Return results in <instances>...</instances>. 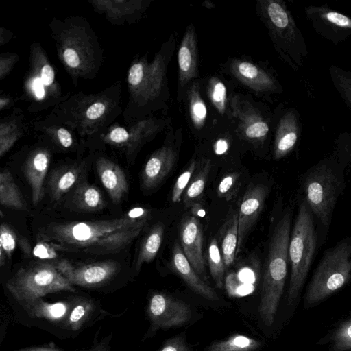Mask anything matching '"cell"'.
<instances>
[{"label": "cell", "mask_w": 351, "mask_h": 351, "mask_svg": "<svg viewBox=\"0 0 351 351\" xmlns=\"http://www.w3.org/2000/svg\"><path fill=\"white\" fill-rule=\"evenodd\" d=\"M73 200L77 207L86 211H96L104 206L101 191L94 185L84 183L75 190Z\"/></svg>", "instance_id": "cell-27"}, {"label": "cell", "mask_w": 351, "mask_h": 351, "mask_svg": "<svg viewBox=\"0 0 351 351\" xmlns=\"http://www.w3.org/2000/svg\"><path fill=\"white\" fill-rule=\"evenodd\" d=\"M171 266L195 292L210 300H219L217 293L200 278L186 257L181 245L177 243L173 248Z\"/></svg>", "instance_id": "cell-20"}, {"label": "cell", "mask_w": 351, "mask_h": 351, "mask_svg": "<svg viewBox=\"0 0 351 351\" xmlns=\"http://www.w3.org/2000/svg\"><path fill=\"white\" fill-rule=\"evenodd\" d=\"M223 73L257 97L271 102L283 92L275 71L265 64L245 58H229L221 66Z\"/></svg>", "instance_id": "cell-9"}, {"label": "cell", "mask_w": 351, "mask_h": 351, "mask_svg": "<svg viewBox=\"0 0 351 351\" xmlns=\"http://www.w3.org/2000/svg\"><path fill=\"white\" fill-rule=\"evenodd\" d=\"M273 156L280 160L289 155L296 147L302 130L300 116L294 108H284L282 104L275 110Z\"/></svg>", "instance_id": "cell-12"}, {"label": "cell", "mask_w": 351, "mask_h": 351, "mask_svg": "<svg viewBox=\"0 0 351 351\" xmlns=\"http://www.w3.org/2000/svg\"><path fill=\"white\" fill-rule=\"evenodd\" d=\"M105 110V106L102 103H95L87 110L86 116L88 119H96L101 117Z\"/></svg>", "instance_id": "cell-44"}, {"label": "cell", "mask_w": 351, "mask_h": 351, "mask_svg": "<svg viewBox=\"0 0 351 351\" xmlns=\"http://www.w3.org/2000/svg\"><path fill=\"white\" fill-rule=\"evenodd\" d=\"M147 311L152 331L182 326L192 317L188 304L163 293H155L150 297Z\"/></svg>", "instance_id": "cell-11"}, {"label": "cell", "mask_w": 351, "mask_h": 351, "mask_svg": "<svg viewBox=\"0 0 351 351\" xmlns=\"http://www.w3.org/2000/svg\"><path fill=\"white\" fill-rule=\"evenodd\" d=\"M335 153L347 166L351 165V132L341 133L335 140Z\"/></svg>", "instance_id": "cell-36"}, {"label": "cell", "mask_w": 351, "mask_h": 351, "mask_svg": "<svg viewBox=\"0 0 351 351\" xmlns=\"http://www.w3.org/2000/svg\"><path fill=\"white\" fill-rule=\"evenodd\" d=\"M17 243L16 233L7 224L0 228V265L3 266L5 258H10Z\"/></svg>", "instance_id": "cell-34"}, {"label": "cell", "mask_w": 351, "mask_h": 351, "mask_svg": "<svg viewBox=\"0 0 351 351\" xmlns=\"http://www.w3.org/2000/svg\"><path fill=\"white\" fill-rule=\"evenodd\" d=\"M261 346V342L257 339L237 334L227 339L213 343L206 351H254Z\"/></svg>", "instance_id": "cell-29"}, {"label": "cell", "mask_w": 351, "mask_h": 351, "mask_svg": "<svg viewBox=\"0 0 351 351\" xmlns=\"http://www.w3.org/2000/svg\"><path fill=\"white\" fill-rule=\"evenodd\" d=\"M6 287L23 306L48 293L75 291L56 265L50 263L21 268L8 281Z\"/></svg>", "instance_id": "cell-8"}, {"label": "cell", "mask_w": 351, "mask_h": 351, "mask_svg": "<svg viewBox=\"0 0 351 351\" xmlns=\"http://www.w3.org/2000/svg\"><path fill=\"white\" fill-rule=\"evenodd\" d=\"M208 262L210 273L216 287L219 289L222 288L226 267L218 243L215 239H212L208 245Z\"/></svg>", "instance_id": "cell-33"}, {"label": "cell", "mask_w": 351, "mask_h": 351, "mask_svg": "<svg viewBox=\"0 0 351 351\" xmlns=\"http://www.w3.org/2000/svg\"><path fill=\"white\" fill-rule=\"evenodd\" d=\"M238 246V214L232 215L225 222L221 234V254L225 267L234 261Z\"/></svg>", "instance_id": "cell-26"}, {"label": "cell", "mask_w": 351, "mask_h": 351, "mask_svg": "<svg viewBox=\"0 0 351 351\" xmlns=\"http://www.w3.org/2000/svg\"><path fill=\"white\" fill-rule=\"evenodd\" d=\"M304 14L314 31L334 45L351 36V17L328 5L306 6Z\"/></svg>", "instance_id": "cell-10"}, {"label": "cell", "mask_w": 351, "mask_h": 351, "mask_svg": "<svg viewBox=\"0 0 351 351\" xmlns=\"http://www.w3.org/2000/svg\"><path fill=\"white\" fill-rule=\"evenodd\" d=\"M178 69L177 100L181 103L188 85L193 80L200 78L197 37L192 23L186 27L179 45Z\"/></svg>", "instance_id": "cell-14"}, {"label": "cell", "mask_w": 351, "mask_h": 351, "mask_svg": "<svg viewBox=\"0 0 351 351\" xmlns=\"http://www.w3.org/2000/svg\"><path fill=\"white\" fill-rule=\"evenodd\" d=\"M145 65L141 63H136L130 69L128 73V82L134 86L141 84L144 76Z\"/></svg>", "instance_id": "cell-41"}, {"label": "cell", "mask_w": 351, "mask_h": 351, "mask_svg": "<svg viewBox=\"0 0 351 351\" xmlns=\"http://www.w3.org/2000/svg\"><path fill=\"white\" fill-rule=\"evenodd\" d=\"M202 5L207 8H213L215 7V4L208 0L204 1L202 3Z\"/></svg>", "instance_id": "cell-50"}, {"label": "cell", "mask_w": 351, "mask_h": 351, "mask_svg": "<svg viewBox=\"0 0 351 351\" xmlns=\"http://www.w3.org/2000/svg\"><path fill=\"white\" fill-rule=\"evenodd\" d=\"M256 11L280 58L294 71H299L304 66L308 51L302 32L285 2L258 0Z\"/></svg>", "instance_id": "cell-4"}, {"label": "cell", "mask_w": 351, "mask_h": 351, "mask_svg": "<svg viewBox=\"0 0 351 351\" xmlns=\"http://www.w3.org/2000/svg\"><path fill=\"white\" fill-rule=\"evenodd\" d=\"M275 119V110L251 95L238 92L232 95L230 122L243 143L255 148L266 144L274 133Z\"/></svg>", "instance_id": "cell-7"}, {"label": "cell", "mask_w": 351, "mask_h": 351, "mask_svg": "<svg viewBox=\"0 0 351 351\" xmlns=\"http://www.w3.org/2000/svg\"><path fill=\"white\" fill-rule=\"evenodd\" d=\"M158 351H191L183 335L176 336L165 342Z\"/></svg>", "instance_id": "cell-38"}, {"label": "cell", "mask_w": 351, "mask_h": 351, "mask_svg": "<svg viewBox=\"0 0 351 351\" xmlns=\"http://www.w3.org/2000/svg\"><path fill=\"white\" fill-rule=\"evenodd\" d=\"M99 179L112 202L117 204L127 193L128 185L124 172L111 161L101 159L97 162Z\"/></svg>", "instance_id": "cell-21"}, {"label": "cell", "mask_w": 351, "mask_h": 351, "mask_svg": "<svg viewBox=\"0 0 351 351\" xmlns=\"http://www.w3.org/2000/svg\"><path fill=\"white\" fill-rule=\"evenodd\" d=\"M87 351H108L104 343L97 345V346L87 350Z\"/></svg>", "instance_id": "cell-49"}, {"label": "cell", "mask_w": 351, "mask_h": 351, "mask_svg": "<svg viewBox=\"0 0 351 351\" xmlns=\"http://www.w3.org/2000/svg\"><path fill=\"white\" fill-rule=\"evenodd\" d=\"M40 78L44 85L48 86L52 84L54 79V71L51 66L46 64L42 68Z\"/></svg>", "instance_id": "cell-45"}, {"label": "cell", "mask_w": 351, "mask_h": 351, "mask_svg": "<svg viewBox=\"0 0 351 351\" xmlns=\"http://www.w3.org/2000/svg\"><path fill=\"white\" fill-rule=\"evenodd\" d=\"M49 165V155L45 152L40 151L29 158L25 167V174L31 187L34 204H37L43 197V183Z\"/></svg>", "instance_id": "cell-22"}, {"label": "cell", "mask_w": 351, "mask_h": 351, "mask_svg": "<svg viewBox=\"0 0 351 351\" xmlns=\"http://www.w3.org/2000/svg\"><path fill=\"white\" fill-rule=\"evenodd\" d=\"M58 138L64 147H69L73 143L71 134L64 128H60L57 132Z\"/></svg>", "instance_id": "cell-46"}, {"label": "cell", "mask_w": 351, "mask_h": 351, "mask_svg": "<svg viewBox=\"0 0 351 351\" xmlns=\"http://www.w3.org/2000/svg\"><path fill=\"white\" fill-rule=\"evenodd\" d=\"M34 256L40 259H52L57 257V252L52 245L45 241L38 242L33 249Z\"/></svg>", "instance_id": "cell-39"}, {"label": "cell", "mask_w": 351, "mask_h": 351, "mask_svg": "<svg viewBox=\"0 0 351 351\" xmlns=\"http://www.w3.org/2000/svg\"><path fill=\"white\" fill-rule=\"evenodd\" d=\"M64 59L66 64L72 67L75 68L80 64V59L77 53L72 49H66L64 51Z\"/></svg>", "instance_id": "cell-43"}, {"label": "cell", "mask_w": 351, "mask_h": 351, "mask_svg": "<svg viewBox=\"0 0 351 351\" xmlns=\"http://www.w3.org/2000/svg\"><path fill=\"white\" fill-rule=\"evenodd\" d=\"M204 95L216 121H230V101L235 83L220 74L201 78Z\"/></svg>", "instance_id": "cell-16"}, {"label": "cell", "mask_w": 351, "mask_h": 351, "mask_svg": "<svg viewBox=\"0 0 351 351\" xmlns=\"http://www.w3.org/2000/svg\"><path fill=\"white\" fill-rule=\"evenodd\" d=\"M317 242L315 218L306 202L300 198L288 250L291 266L287 292L289 304L297 299L304 285L313 262Z\"/></svg>", "instance_id": "cell-5"}, {"label": "cell", "mask_w": 351, "mask_h": 351, "mask_svg": "<svg viewBox=\"0 0 351 351\" xmlns=\"http://www.w3.org/2000/svg\"><path fill=\"white\" fill-rule=\"evenodd\" d=\"M182 102L192 132L196 136H206L216 121L204 95L201 78L188 85Z\"/></svg>", "instance_id": "cell-13"}, {"label": "cell", "mask_w": 351, "mask_h": 351, "mask_svg": "<svg viewBox=\"0 0 351 351\" xmlns=\"http://www.w3.org/2000/svg\"><path fill=\"white\" fill-rule=\"evenodd\" d=\"M0 203L8 208L27 210L25 199L8 170H3L0 173Z\"/></svg>", "instance_id": "cell-24"}, {"label": "cell", "mask_w": 351, "mask_h": 351, "mask_svg": "<svg viewBox=\"0 0 351 351\" xmlns=\"http://www.w3.org/2000/svg\"><path fill=\"white\" fill-rule=\"evenodd\" d=\"M177 153L173 143L156 150L145 163L141 173V185L145 189L157 186L172 170Z\"/></svg>", "instance_id": "cell-19"}, {"label": "cell", "mask_w": 351, "mask_h": 351, "mask_svg": "<svg viewBox=\"0 0 351 351\" xmlns=\"http://www.w3.org/2000/svg\"><path fill=\"white\" fill-rule=\"evenodd\" d=\"M149 210L136 208L116 219L53 223L41 228L40 237L70 251L93 254L117 253L128 246L141 233Z\"/></svg>", "instance_id": "cell-1"}, {"label": "cell", "mask_w": 351, "mask_h": 351, "mask_svg": "<svg viewBox=\"0 0 351 351\" xmlns=\"http://www.w3.org/2000/svg\"><path fill=\"white\" fill-rule=\"evenodd\" d=\"M239 178L238 173H231L224 176L220 181L217 187V194L220 197H225L230 192Z\"/></svg>", "instance_id": "cell-40"}, {"label": "cell", "mask_w": 351, "mask_h": 351, "mask_svg": "<svg viewBox=\"0 0 351 351\" xmlns=\"http://www.w3.org/2000/svg\"><path fill=\"white\" fill-rule=\"evenodd\" d=\"M60 273L73 285L95 287L104 284L117 273V264L111 261L74 265L67 260L55 264Z\"/></svg>", "instance_id": "cell-15"}, {"label": "cell", "mask_w": 351, "mask_h": 351, "mask_svg": "<svg viewBox=\"0 0 351 351\" xmlns=\"http://www.w3.org/2000/svg\"><path fill=\"white\" fill-rule=\"evenodd\" d=\"M211 160L205 158L202 168L187 186L184 194V202L187 206L193 205L202 195L211 169Z\"/></svg>", "instance_id": "cell-31"}, {"label": "cell", "mask_w": 351, "mask_h": 351, "mask_svg": "<svg viewBox=\"0 0 351 351\" xmlns=\"http://www.w3.org/2000/svg\"><path fill=\"white\" fill-rule=\"evenodd\" d=\"M197 167V160H191L186 169L178 176L171 193V200L173 203L179 202L181 197Z\"/></svg>", "instance_id": "cell-35"}, {"label": "cell", "mask_w": 351, "mask_h": 351, "mask_svg": "<svg viewBox=\"0 0 351 351\" xmlns=\"http://www.w3.org/2000/svg\"><path fill=\"white\" fill-rule=\"evenodd\" d=\"M346 167L334 152L313 165L301 177L300 198L323 229L329 228L337 202L346 189Z\"/></svg>", "instance_id": "cell-2"}, {"label": "cell", "mask_w": 351, "mask_h": 351, "mask_svg": "<svg viewBox=\"0 0 351 351\" xmlns=\"http://www.w3.org/2000/svg\"><path fill=\"white\" fill-rule=\"evenodd\" d=\"M334 347L338 350L351 349V319L343 323L333 336Z\"/></svg>", "instance_id": "cell-37"}, {"label": "cell", "mask_w": 351, "mask_h": 351, "mask_svg": "<svg viewBox=\"0 0 351 351\" xmlns=\"http://www.w3.org/2000/svg\"><path fill=\"white\" fill-rule=\"evenodd\" d=\"M267 193L268 188L262 184L252 186L245 193L240 204L238 214V246L237 254L241 249L246 235L252 229L261 214Z\"/></svg>", "instance_id": "cell-18"}, {"label": "cell", "mask_w": 351, "mask_h": 351, "mask_svg": "<svg viewBox=\"0 0 351 351\" xmlns=\"http://www.w3.org/2000/svg\"><path fill=\"white\" fill-rule=\"evenodd\" d=\"M350 280L351 237H345L323 253L305 292V304L320 302Z\"/></svg>", "instance_id": "cell-6"}, {"label": "cell", "mask_w": 351, "mask_h": 351, "mask_svg": "<svg viewBox=\"0 0 351 351\" xmlns=\"http://www.w3.org/2000/svg\"><path fill=\"white\" fill-rule=\"evenodd\" d=\"M181 247L189 263L199 276H205L202 253L203 231L196 216H187L180 226Z\"/></svg>", "instance_id": "cell-17"}, {"label": "cell", "mask_w": 351, "mask_h": 351, "mask_svg": "<svg viewBox=\"0 0 351 351\" xmlns=\"http://www.w3.org/2000/svg\"><path fill=\"white\" fill-rule=\"evenodd\" d=\"M23 307L29 316L44 318L53 322L66 319L71 310L69 304L66 302L48 303L40 298L36 299Z\"/></svg>", "instance_id": "cell-23"}, {"label": "cell", "mask_w": 351, "mask_h": 351, "mask_svg": "<svg viewBox=\"0 0 351 351\" xmlns=\"http://www.w3.org/2000/svg\"><path fill=\"white\" fill-rule=\"evenodd\" d=\"M328 71L334 88L351 113V71L332 64Z\"/></svg>", "instance_id": "cell-30"}, {"label": "cell", "mask_w": 351, "mask_h": 351, "mask_svg": "<svg viewBox=\"0 0 351 351\" xmlns=\"http://www.w3.org/2000/svg\"><path fill=\"white\" fill-rule=\"evenodd\" d=\"M43 84L40 78L36 77L33 82V88L36 96L38 98H42L45 95V90Z\"/></svg>", "instance_id": "cell-47"}, {"label": "cell", "mask_w": 351, "mask_h": 351, "mask_svg": "<svg viewBox=\"0 0 351 351\" xmlns=\"http://www.w3.org/2000/svg\"><path fill=\"white\" fill-rule=\"evenodd\" d=\"M95 309L93 302L88 299L77 300L71 307V312L66 319V326L73 330H79L88 320Z\"/></svg>", "instance_id": "cell-32"}, {"label": "cell", "mask_w": 351, "mask_h": 351, "mask_svg": "<svg viewBox=\"0 0 351 351\" xmlns=\"http://www.w3.org/2000/svg\"><path fill=\"white\" fill-rule=\"evenodd\" d=\"M16 351H63L62 349L51 346L30 347L23 348Z\"/></svg>", "instance_id": "cell-48"}, {"label": "cell", "mask_w": 351, "mask_h": 351, "mask_svg": "<svg viewBox=\"0 0 351 351\" xmlns=\"http://www.w3.org/2000/svg\"><path fill=\"white\" fill-rule=\"evenodd\" d=\"M80 171L77 168L69 167L53 173L50 181L53 199L58 200L69 192L77 182Z\"/></svg>", "instance_id": "cell-28"}, {"label": "cell", "mask_w": 351, "mask_h": 351, "mask_svg": "<svg viewBox=\"0 0 351 351\" xmlns=\"http://www.w3.org/2000/svg\"><path fill=\"white\" fill-rule=\"evenodd\" d=\"M130 138V134L128 131L123 128H116L110 134V139L113 143H122L126 142Z\"/></svg>", "instance_id": "cell-42"}, {"label": "cell", "mask_w": 351, "mask_h": 351, "mask_svg": "<svg viewBox=\"0 0 351 351\" xmlns=\"http://www.w3.org/2000/svg\"><path fill=\"white\" fill-rule=\"evenodd\" d=\"M293 210L287 207L276 222L269 241L258 306L259 315L267 326L275 320L287 275L289 243Z\"/></svg>", "instance_id": "cell-3"}, {"label": "cell", "mask_w": 351, "mask_h": 351, "mask_svg": "<svg viewBox=\"0 0 351 351\" xmlns=\"http://www.w3.org/2000/svg\"><path fill=\"white\" fill-rule=\"evenodd\" d=\"M164 226L155 225L143 240L135 262V269L139 271L144 263L151 262L156 256L163 240Z\"/></svg>", "instance_id": "cell-25"}]
</instances>
